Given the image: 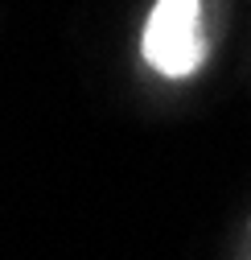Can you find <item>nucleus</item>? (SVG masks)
<instances>
[{"mask_svg": "<svg viewBox=\"0 0 251 260\" xmlns=\"http://www.w3.org/2000/svg\"><path fill=\"white\" fill-rule=\"evenodd\" d=\"M144 62L165 75L185 79L206 58V34H202V5L198 0H156L144 21Z\"/></svg>", "mask_w": 251, "mask_h": 260, "instance_id": "obj_1", "label": "nucleus"}]
</instances>
